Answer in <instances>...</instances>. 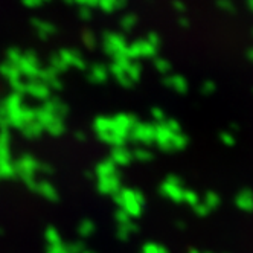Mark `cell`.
I'll return each mask as SVG.
<instances>
[{
  "label": "cell",
  "mask_w": 253,
  "mask_h": 253,
  "mask_svg": "<svg viewBox=\"0 0 253 253\" xmlns=\"http://www.w3.org/2000/svg\"><path fill=\"white\" fill-rule=\"evenodd\" d=\"M15 171H17V175L23 180V183L28 185L29 182L35 180V174L40 171V164H39V160L32 156H23L17 160Z\"/></svg>",
  "instance_id": "2"
},
{
  "label": "cell",
  "mask_w": 253,
  "mask_h": 253,
  "mask_svg": "<svg viewBox=\"0 0 253 253\" xmlns=\"http://www.w3.org/2000/svg\"><path fill=\"white\" fill-rule=\"evenodd\" d=\"M66 69L70 67H77V69H85V60L77 50H70V49H63L60 53H57Z\"/></svg>",
  "instance_id": "9"
},
{
  "label": "cell",
  "mask_w": 253,
  "mask_h": 253,
  "mask_svg": "<svg viewBox=\"0 0 253 253\" xmlns=\"http://www.w3.org/2000/svg\"><path fill=\"white\" fill-rule=\"evenodd\" d=\"M154 134H156L154 125L147 124V122H137L131 128L128 139L139 142V143H143V145H150V143L154 142Z\"/></svg>",
  "instance_id": "6"
},
{
  "label": "cell",
  "mask_w": 253,
  "mask_h": 253,
  "mask_svg": "<svg viewBox=\"0 0 253 253\" xmlns=\"http://www.w3.org/2000/svg\"><path fill=\"white\" fill-rule=\"evenodd\" d=\"M104 50L105 53H108L110 57L116 58L121 55H125V50H126V40L124 39V35L121 34H113V32H107L104 35Z\"/></svg>",
  "instance_id": "4"
},
{
  "label": "cell",
  "mask_w": 253,
  "mask_h": 253,
  "mask_svg": "<svg viewBox=\"0 0 253 253\" xmlns=\"http://www.w3.org/2000/svg\"><path fill=\"white\" fill-rule=\"evenodd\" d=\"M246 57H247V60H249L250 63H253V47H250V49L246 52Z\"/></svg>",
  "instance_id": "49"
},
{
  "label": "cell",
  "mask_w": 253,
  "mask_h": 253,
  "mask_svg": "<svg viewBox=\"0 0 253 253\" xmlns=\"http://www.w3.org/2000/svg\"><path fill=\"white\" fill-rule=\"evenodd\" d=\"M42 2H43V0H23V3H25L26 6H31V8H34V6H39Z\"/></svg>",
  "instance_id": "47"
},
{
  "label": "cell",
  "mask_w": 253,
  "mask_h": 253,
  "mask_svg": "<svg viewBox=\"0 0 253 253\" xmlns=\"http://www.w3.org/2000/svg\"><path fill=\"white\" fill-rule=\"evenodd\" d=\"M0 75H2L3 78L8 80V83L17 80V78H22V74L19 67H17L15 64H11L8 61H5L3 64H0Z\"/></svg>",
  "instance_id": "20"
},
{
  "label": "cell",
  "mask_w": 253,
  "mask_h": 253,
  "mask_svg": "<svg viewBox=\"0 0 253 253\" xmlns=\"http://www.w3.org/2000/svg\"><path fill=\"white\" fill-rule=\"evenodd\" d=\"M112 162L116 167H125L130 165L133 160V154L128 148H125V145L122 147H113L112 148V156H110Z\"/></svg>",
  "instance_id": "12"
},
{
  "label": "cell",
  "mask_w": 253,
  "mask_h": 253,
  "mask_svg": "<svg viewBox=\"0 0 253 253\" xmlns=\"http://www.w3.org/2000/svg\"><path fill=\"white\" fill-rule=\"evenodd\" d=\"M178 25L182 26V28H188V26H189V20L186 19V17H185L183 14L178 17Z\"/></svg>",
  "instance_id": "48"
},
{
  "label": "cell",
  "mask_w": 253,
  "mask_h": 253,
  "mask_svg": "<svg viewBox=\"0 0 253 253\" xmlns=\"http://www.w3.org/2000/svg\"><path fill=\"white\" fill-rule=\"evenodd\" d=\"M113 119V131L122 137H125L128 140L130 131L133 126L139 122L133 115H126V113H118Z\"/></svg>",
  "instance_id": "7"
},
{
  "label": "cell",
  "mask_w": 253,
  "mask_h": 253,
  "mask_svg": "<svg viewBox=\"0 0 253 253\" xmlns=\"http://www.w3.org/2000/svg\"><path fill=\"white\" fill-rule=\"evenodd\" d=\"M29 188H32L34 191H37L39 194H42L44 198H47V200H57V189L53 188L49 182H39L37 178L32 180V182L28 183Z\"/></svg>",
  "instance_id": "13"
},
{
  "label": "cell",
  "mask_w": 253,
  "mask_h": 253,
  "mask_svg": "<svg viewBox=\"0 0 253 253\" xmlns=\"http://www.w3.org/2000/svg\"><path fill=\"white\" fill-rule=\"evenodd\" d=\"M154 67L156 70L159 72V74L162 75H168L169 74V70H171V63L165 58H156L154 61Z\"/></svg>",
  "instance_id": "31"
},
{
  "label": "cell",
  "mask_w": 253,
  "mask_h": 253,
  "mask_svg": "<svg viewBox=\"0 0 253 253\" xmlns=\"http://www.w3.org/2000/svg\"><path fill=\"white\" fill-rule=\"evenodd\" d=\"M14 175H17L14 162L11 159L0 160V178H11Z\"/></svg>",
  "instance_id": "25"
},
{
  "label": "cell",
  "mask_w": 253,
  "mask_h": 253,
  "mask_svg": "<svg viewBox=\"0 0 253 253\" xmlns=\"http://www.w3.org/2000/svg\"><path fill=\"white\" fill-rule=\"evenodd\" d=\"M247 6H249V9L253 12V0H247Z\"/></svg>",
  "instance_id": "50"
},
{
  "label": "cell",
  "mask_w": 253,
  "mask_h": 253,
  "mask_svg": "<svg viewBox=\"0 0 253 253\" xmlns=\"http://www.w3.org/2000/svg\"><path fill=\"white\" fill-rule=\"evenodd\" d=\"M151 116H153V119L156 121V124H160V122H164V121L167 119L165 112L162 110V108H159V107H154V108H153V110H151Z\"/></svg>",
  "instance_id": "37"
},
{
  "label": "cell",
  "mask_w": 253,
  "mask_h": 253,
  "mask_svg": "<svg viewBox=\"0 0 253 253\" xmlns=\"http://www.w3.org/2000/svg\"><path fill=\"white\" fill-rule=\"evenodd\" d=\"M202 93L203 95H211V93H213L215 92V83L213 81H205L203 84H202Z\"/></svg>",
  "instance_id": "38"
},
{
  "label": "cell",
  "mask_w": 253,
  "mask_h": 253,
  "mask_svg": "<svg viewBox=\"0 0 253 253\" xmlns=\"http://www.w3.org/2000/svg\"><path fill=\"white\" fill-rule=\"evenodd\" d=\"M22 55L23 53L20 50H17V49H9L8 53H6V61L11 63V64H15L17 67H19V63L22 60Z\"/></svg>",
  "instance_id": "34"
},
{
  "label": "cell",
  "mask_w": 253,
  "mask_h": 253,
  "mask_svg": "<svg viewBox=\"0 0 253 253\" xmlns=\"http://www.w3.org/2000/svg\"><path fill=\"white\" fill-rule=\"evenodd\" d=\"M126 77H128L130 80H131V83L134 84V83H137L139 80H140V75H142V67H140V64L139 63H134V61H131L130 64H128V67H126Z\"/></svg>",
  "instance_id": "28"
},
{
  "label": "cell",
  "mask_w": 253,
  "mask_h": 253,
  "mask_svg": "<svg viewBox=\"0 0 253 253\" xmlns=\"http://www.w3.org/2000/svg\"><path fill=\"white\" fill-rule=\"evenodd\" d=\"M165 85L171 90H174L175 93H186L188 92V81L182 75H168L164 80Z\"/></svg>",
  "instance_id": "14"
},
{
  "label": "cell",
  "mask_w": 253,
  "mask_h": 253,
  "mask_svg": "<svg viewBox=\"0 0 253 253\" xmlns=\"http://www.w3.org/2000/svg\"><path fill=\"white\" fill-rule=\"evenodd\" d=\"M133 159L139 160V162H150L153 159V153L147 148H136L134 151H131Z\"/></svg>",
  "instance_id": "29"
},
{
  "label": "cell",
  "mask_w": 253,
  "mask_h": 253,
  "mask_svg": "<svg viewBox=\"0 0 253 253\" xmlns=\"http://www.w3.org/2000/svg\"><path fill=\"white\" fill-rule=\"evenodd\" d=\"M220 140L224 143L226 147H233L237 143V139H235V134L232 131H223L220 133Z\"/></svg>",
  "instance_id": "36"
},
{
  "label": "cell",
  "mask_w": 253,
  "mask_h": 253,
  "mask_svg": "<svg viewBox=\"0 0 253 253\" xmlns=\"http://www.w3.org/2000/svg\"><path fill=\"white\" fill-rule=\"evenodd\" d=\"M115 202L119 205V209L126 212L130 216H139L142 213L143 203H145V198L143 194L134 189H119L115 195Z\"/></svg>",
  "instance_id": "1"
},
{
  "label": "cell",
  "mask_w": 253,
  "mask_h": 253,
  "mask_svg": "<svg viewBox=\"0 0 253 253\" xmlns=\"http://www.w3.org/2000/svg\"><path fill=\"white\" fill-rule=\"evenodd\" d=\"M98 189L105 195H115L121 189V178L118 174L98 178Z\"/></svg>",
  "instance_id": "10"
},
{
  "label": "cell",
  "mask_w": 253,
  "mask_h": 253,
  "mask_svg": "<svg viewBox=\"0 0 253 253\" xmlns=\"http://www.w3.org/2000/svg\"><path fill=\"white\" fill-rule=\"evenodd\" d=\"M95 43H96V39H95V35L93 34H84V44L85 46H90V47H93L95 46Z\"/></svg>",
  "instance_id": "44"
},
{
  "label": "cell",
  "mask_w": 253,
  "mask_h": 253,
  "mask_svg": "<svg viewBox=\"0 0 253 253\" xmlns=\"http://www.w3.org/2000/svg\"><path fill=\"white\" fill-rule=\"evenodd\" d=\"M110 77V72H108V67L102 66V64H93L90 67V72H88V78L92 80L93 83L96 84H101V83H105Z\"/></svg>",
  "instance_id": "17"
},
{
  "label": "cell",
  "mask_w": 253,
  "mask_h": 253,
  "mask_svg": "<svg viewBox=\"0 0 253 253\" xmlns=\"http://www.w3.org/2000/svg\"><path fill=\"white\" fill-rule=\"evenodd\" d=\"M194 211H195L197 215H202V216H205V215H208V213L211 212V209H209L205 203H197V205L194 206Z\"/></svg>",
  "instance_id": "40"
},
{
  "label": "cell",
  "mask_w": 253,
  "mask_h": 253,
  "mask_svg": "<svg viewBox=\"0 0 253 253\" xmlns=\"http://www.w3.org/2000/svg\"><path fill=\"white\" fill-rule=\"evenodd\" d=\"M44 131H47L50 136H61L66 131V124L63 118H53L44 125Z\"/></svg>",
  "instance_id": "19"
},
{
  "label": "cell",
  "mask_w": 253,
  "mask_h": 253,
  "mask_svg": "<svg viewBox=\"0 0 253 253\" xmlns=\"http://www.w3.org/2000/svg\"><path fill=\"white\" fill-rule=\"evenodd\" d=\"M186 145H188V137H186L182 131L174 133L172 142H171V148H172V151H182V150L186 148Z\"/></svg>",
  "instance_id": "27"
},
{
  "label": "cell",
  "mask_w": 253,
  "mask_h": 253,
  "mask_svg": "<svg viewBox=\"0 0 253 253\" xmlns=\"http://www.w3.org/2000/svg\"><path fill=\"white\" fill-rule=\"evenodd\" d=\"M125 5V0H98V6L105 12H113Z\"/></svg>",
  "instance_id": "26"
},
{
  "label": "cell",
  "mask_w": 253,
  "mask_h": 253,
  "mask_svg": "<svg viewBox=\"0 0 253 253\" xmlns=\"http://www.w3.org/2000/svg\"><path fill=\"white\" fill-rule=\"evenodd\" d=\"M172 8H174L180 15L185 14V11H186V5L182 2V0H174V2H172Z\"/></svg>",
  "instance_id": "43"
},
{
  "label": "cell",
  "mask_w": 253,
  "mask_h": 253,
  "mask_svg": "<svg viewBox=\"0 0 253 253\" xmlns=\"http://www.w3.org/2000/svg\"><path fill=\"white\" fill-rule=\"evenodd\" d=\"M32 25H34L35 31H37V34L40 35L42 39H47V37H50L53 32H55V28H53V25L49 23V22H44V20H34Z\"/></svg>",
  "instance_id": "24"
},
{
  "label": "cell",
  "mask_w": 253,
  "mask_h": 253,
  "mask_svg": "<svg viewBox=\"0 0 253 253\" xmlns=\"http://www.w3.org/2000/svg\"><path fill=\"white\" fill-rule=\"evenodd\" d=\"M92 229H93V224L90 223V221H84L81 224V233L83 235H88L90 232H92Z\"/></svg>",
  "instance_id": "46"
},
{
  "label": "cell",
  "mask_w": 253,
  "mask_h": 253,
  "mask_svg": "<svg viewBox=\"0 0 253 253\" xmlns=\"http://www.w3.org/2000/svg\"><path fill=\"white\" fill-rule=\"evenodd\" d=\"M147 40L153 44V46H156V47H159L160 46V37L156 34V32H151V34H148L147 35Z\"/></svg>",
  "instance_id": "45"
},
{
  "label": "cell",
  "mask_w": 253,
  "mask_h": 253,
  "mask_svg": "<svg viewBox=\"0 0 253 253\" xmlns=\"http://www.w3.org/2000/svg\"><path fill=\"white\" fill-rule=\"evenodd\" d=\"M20 130H22L23 136H25V137H29V139L40 137V136H42V133L44 131L43 125H42L37 119H34V121H31V122L25 124Z\"/></svg>",
  "instance_id": "18"
},
{
  "label": "cell",
  "mask_w": 253,
  "mask_h": 253,
  "mask_svg": "<svg viewBox=\"0 0 253 253\" xmlns=\"http://www.w3.org/2000/svg\"><path fill=\"white\" fill-rule=\"evenodd\" d=\"M164 124L168 126V128H169L171 131H174V133L182 131V130H180V124H178L177 121H174V119H165V121H164Z\"/></svg>",
  "instance_id": "42"
},
{
  "label": "cell",
  "mask_w": 253,
  "mask_h": 253,
  "mask_svg": "<svg viewBox=\"0 0 253 253\" xmlns=\"http://www.w3.org/2000/svg\"><path fill=\"white\" fill-rule=\"evenodd\" d=\"M235 205L244 212L253 211V192L250 189H241L235 197Z\"/></svg>",
  "instance_id": "15"
},
{
  "label": "cell",
  "mask_w": 253,
  "mask_h": 253,
  "mask_svg": "<svg viewBox=\"0 0 253 253\" xmlns=\"http://www.w3.org/2000/svg\"><path fill=\"white\" fill-rule=\"evenodd\" d=\"M19 70H20L22 77H26V78H29L32 81L37 80L40 70H42L39 57L35 55L34 52H31V50H28L26 53H23L22 60L19 63Z\"/></svg>",
  "instance_id": "5"
},
{
  "label": "cell",
  "mask_w": 253,
  "mask_h": 253,
  "mask_svg": "<svg viewBox=\"0 0 253 253\" xmlns=\"http://www.w3.org/2000/svg\"><path fill=\"white\" fill-rule=\"evenodd\" d=\"M118 167L112 162V159H107L101 164H98L96 167V175L98 178H102V177H108V175H113V174H118Z\"/></svg>",
  "instance_id": "23"
},
{
  "label": "cell",
  "mask_w": 253,
  "mask_h": 253,
  "mask_svg": "<svg viewBox=\"0 0 253 253\" xmlns=\"http://www.w3.org/2000/svg\"><path fill=\"white\" fill-rule=\"evenodd\" d=\"M26 93H28V95H31V96H32V98H35V99H40V101H43V102H44L46 99H49L50 88H49L46 84H43L42 81L34 80V81L28 83Z\"/></svg>",
  "instance_id": "11"
},
{
  "label": "cell",
  "mask_w": 253,
  "mask_h": 253,
  "mask_svg": "<svg viewBox=\"0 0 253 253\" xmlns=\"http://www.w3.org/2000/svg\"><path fill=\"white\" fill-rule=\"evenodd\" d=\"M183 202H186L189 206H195L197 203H200V197H198L197 192L191 191V189H185V194H183Z\"/></svg>",
  "instance_id": "33"
},
{
  "label": "cell",
  "mask_w": 253,
  "mask_h": 253,
  "mask_svg": "<svg viewBox=\"0 0 253 253\" xmlns=\"http://www.w3.org/2000/svg\"><path fill=\"white\" fill-rule=\"evenodd\" d=\"M42 108L46 112H49V113H52L53 116H58V118L66 116V113H67V107L58 99H50V98L46 99Z\"/></svg>",
  "instance_id": "16"
},
{
  "label": "cell",
  "mask_w": 253,
  "mask_h": 253,
  "mask_svg": "<svg viewBox=\"0 0 253 253\" xmlns=\"http://www.w3.org/2000/svg\"><path fill=\"white\" fill-rule=\"evenodd\" d=\"M156 126V134H154V142L157 143V147L162 150V151H172L171 148V142H172V136H174V131H171L168 126L160 122Z\"/></svg>",
  "instance_id": "8"
},
{
  "label": "cell",
  "mask_w": 253,
  "mask_h": 253,
  "mask_svg": "<svg viewBox=\"0 0 253 253\" xmlns=\"http://www.w3.org/2000/svg\"><path fill=\"white\" fill-rule=\"evenodd\" d=\"M75 3H78L81 8H93V6H98V0H74Z\"/></svg>",
  "instance_id": "41"
},
{
  "label": "cell",
  "mask_w": 253,
  "mask_h": 253,
  "mask_svg": "<svg viewBox=\"0 0 253 253\" xmlns=\"http://www.w3.org/2000/svg\"><path fill=\"white\" fill-rule=\"evenodd\" d=\"M136 15L134 14H126L125 17H122V20H121V28L124 31H131L134 26H136Z\"/></svg>",
  "instance_id": "32"
},
{
  "label": "cell",
  "mask_w": 253,
  "mask_h": 253,
  "mask_svg": "<svg viewBox=\"0 0 253 253\" xmlns=\"http://www.w3.org/2000/svg\"><path fill=\"white\" fill-rule=\"evenodd\" d=\"M182 180L175 175H168L164 182L160 185V192L164 194L169 200L180 203L183 202V194H185V188L182 186Z\"/></svg>",
  "instance_id": "3"
},
{
  "label": "cell",
  "mask_w": 253,
  "mask_h": 253,
  "mask_svg": "<svg viewBox=\"0 0 253 253\" xmlns=\"http://www.w3.org/2000/svg\"><path fill=\"white\" fill-rule=\"evenodd\" d=\"M93 128H95L96 136H101L104 133L112 131L113 130V119L112 118H107V116H99V118L95 119Z\"/></svg>",
  "instance_id": "21"
},
{
  "label": "cell",
  "mask_w": 253,
  "mask_h": 253,
  "mask_svg": "<svg viewBox=\"0 0 253 253\" xmlns=\"http://www.w3.org/2000/svg\"><path fill=\"white\" fill-rule=\"evenodd\" d=\"M216 6H218L221 11L227 12V14H233L235 9H237L232 0H216Z\"/></svg>",
  "instance_id": "35"
},
{
  "label": "cell",
  "mask_w": 253,
  "mask_h": 253,
  "mask_svg": "<svg viewBox=\"0 0 253 253\" xmlns=\"http://www.w3.org/2000/svg\"><path fill=\"white\" fill-rule=\"evenodd\" d=\"M220 195L216 194V192H208L206 195H205V205L212 211V209H215V208H218L220 206Z\"/></svg>",
  "instance_id": "30"
},
{
  "label": "cell",
  "mask_w": 253,
  "mask_h": 253,
  "mask_svg": "<svg viewBox=\"0 0 253 253\" xmlns=\"http://www.w3.org/2000/svg\"><path fill=\"white\" fill-rule=\"evenodd\" d=\"M8 116H6V110L3 107V102L0 104V128H8Z\"/></svg>",
  "instance_id": "39"
},
{
  "label": "cell",
  "mask_w": 253,
  "mask_h": 253,
  "mask_svg": "<svg viewBox=\"0 0 253 253\" xmlns=\"http://www.w3.org/2000/svg\"><path fill=\"white\" fill-rule=\"evenodd\" d=\"M136 44H137V49H139V55H140V58H153V57H156V53H157V49H159V47L153 46L147 39L136 42Z\"/></svg>",
  "instance_id": "22"
}]
</instances>
